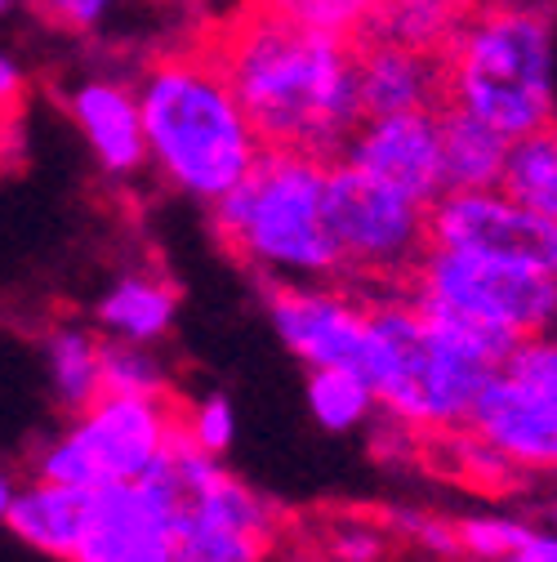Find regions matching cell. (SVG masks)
<instances>
[{
	"instance_id": "obj_1",
	"label": "cell",
	"mask_w": 557,
	"mask_h": 562,
	"mask_svg": "<svg viewBox=\"0 0 557 562\" xmlns=\"http://www.w3.org/2000/svg\"><path fill=\"white\" fill-rule=\"evenodd\" d=\"M232 81L259 144L339 161L362 125L357 36L312 27L272 0H241L192 32Z\"/></svg>"
},
{
	"instance_id": "obj_2",
	"label": "cell",
	"mask_w": 557,
	"mask_h": 562,
	"mask_svg": "<svg viewBox=\"0 0 557 562\" xmlns=\"http://www.w3.org/2000/svg\"><path fill=\"white\" fill-rule=\"evenodd\" d=\"M134 99L144 112L148 157L187 196H224L263 153L232 81L196 36L157 54Z\"/></svg>"
},
{
	"instance_id": "obj_3",
	"label": "cell",
	"mask_w": 557,
	"mask_h": 562,
	"mask_svg": "<svg viewBox=\"0 0 557 562\" xmlns=\"http://www.w3.org/2000/svg\"><path fill=\"white\" fill-rule=\"evenodd\" d=\"M326 166L304 153L263 148L259 161L215 196L219 241L259 272L339 277V255L321 220Z\"/></svg>"
},
{
	"instance_id": "obj_4",
	"label": "cell",
	"mask_w": 557,
	"mask_h": 562,
	"mask_svg": "<svg viewBox=\"0 0 557 562\" xmlns=\"http://www.w3.org/2000/svg\"><path fill=\"white\" fill-rule=\"evenodd\" d=\"M437 58L446 103L500 130L509 144L553 121L548 27L539 14L481 0Z\"/></svg>"
},
{
	"instance_id": "obj_5",
	"label": "cell",
	"mask_w": 557,
	"mask_h": 562,
	"mask_svg": "<svg viewBox=\"0 0 557 562\" xmlns=\"http://www.w3.org/2000/svg\"><path fill=\"white\" fill-rule=\"evenodd\" d=\"M371 313V389L379 411L406 429H464L481 384L496 375L437 335L410 300H388Z\"/></svg>"
},
{
	"instance_id": "obj_6",
	"label": "cell",
	"mask_w": 557,
	"mask_h": 562,
	"mask_svg": "<svg viewBox=\"0 0 557 562\" xmlns=\"http://www.w3.org/2000/svg\"><path fill=\"white\" fill-rule=\"evenodd\" d=\"M174 425H179L174 397L99 393L86 411H77V425L41 456L36 477L72 482L86 491L112 482H138L161 456Z\"/></svg>"
},
{
	"instance_id": "obj_7",
	"label": "cell",
	"mask_w": 557,
	"mask_h": 562,
	"mask_svg": "<svg viewBox=\"0 0 557 562\" xmlns=\"http://www.w3.org/2000/svg\"><path fill=\"white\" fill-rule=\"evenodd\" d=\"M321 220L334 241L339 272L406 277L429 246V205L401 196L397 188L371 179L348 161L326 166Z\"/></svg>"
},
{
	"instance_id": "obj_8",
	"label": "cell",
	"mask_w": 557,
	"mask_h": 562,
	"mask_svg": "<svg viewBox=\"0 0 557 562\" xmlns=\"http://www.w3.org/2000/svg\"><path fill=\"white\" fill-rule=\"evenodd\" d=\"M406 277H410V291L464 308L481 322H496L522 339L557 326V277L526 263L424 246V255L414 259Z\"/></svg>"
},
{
	"instance_id": "obj_9",
	"label": "cell",
	"mask_w": 557,
	"mask_h": 562,
	"mask_svg": "<svg viewBox=\"0 0 557 562\" xmlns=\"http://www.w3.org/2000/svg\"><path fill=\"white\" fill-rule=\"evenodd\" d=\"M174 509L179 486L161 447V456L138 482L90 491L86 527L67 562H174Z\"/></svg>"
},
{
	"instance_id": "obj_10",
	"label": "cell",
	"mask_w": 557,
	"mask_h": 562,
	"mask_svg": "<svg viewBox=\"0 0 557 562\" xmlns=\"http://www.w3.org/2000/svg\"><path fill=\"white\" fill-rule=\"evenodd\" d=\"M424 228H429V246L491 255L557 277V224L535 215L531 205L513 201L500 188L442 192L429 205Z\"/></svg>"
},
{
	"instance_id": "obj_11",
	"label": "cell",
	"mask_w": 557,
	"mask_h": 562,
	"mask_svg": "<svg viewBox=\"0 0 557 562\" xmlns=\"http://www.w3.org/2000/svg\"><path fill=\"white\" fill-rule=\"evenodd\" d=\"M268 313L282 344L308 371L339 367V371L371 375V348H375L371 313L357 300L276 281V286H268Z\"/></svg>"
},
{
	"instance_id": "obj_12",
	"label": "cell",
	"mask_w": 557,
	"mask_h": 562,
	"mask_svg": "<svg viewBox=\"0 0 557 562\" xmlns=\"http://www.w3.org/2000/svg\"><path fill=\"white\" fill-rule=\"evenodd\" d=\"M348 166L366 170L371 179L397 188L401 196L433 205L446 192L442 179V121L437 108L424 112H393V116H371L353 130L343 144Z\"/></svg>"
},
{
	"instance_id": "obj_13",
	"label": "cell",
	"mask_w": 557,
	"mask_h": 562,
	"mask_svg": "<svg viewBox=\"0 0 557 562\" xmlns=\"http://www.w3.org/2000/svg\"><path fill=\"white\" fill-rule=\"evenodd\" d=\"M464 429L481 438L504 464L557 473V406L518 384L509 371H496L481 384Z\"/></svg>"
},
{
	"instance_id": "obj_14",
	"label": "cell",
	"mask_w": 557,
	"mask_h": 562,
	"mask_svg": "<svg viewBox=\"0 0 557 562\" xmlns=\"http://www.w3.org/2000/svg\"><path fill=\"white\" fill-rule=\"evenodd\" d=\"M357 103H362V121L442 108L446 103L442 58L397 41L357 36Z\"/></svg>"
},
{
	"instance_id": "obj_15",
	"label": "cell",
	"mask_w": 557,
	"mask_h": 562,
	"mask_svg": "<svg viewBox=\"0 0 557 562\" xmlns=\"http://www.w3.org/2000/svg\"><path fill=\"white\" fill-rule=\"evenodd\" d=\"M67 108H72L86 144L94 148V157L107 175H134L148 161L144 112H138L134 90H125L116 81H90L67 99Z\"/></svg>"
},
{
	"instance_id": "obj_16",
	"label": "cell",
	"mask_w": 557,
	"mask_h": 562,
	"mask_svg": "<svg viewBox=\"0 0 557 562\" xmlns=\"http://www.w3.org/2000/svg\"><path fill=\"white\" fill-rule=\"evenodd\" d=\"M86 505H90L86 486L36 477L32 486L14 491V501L5 509V527L49 558H72L77 536L86 527Z\"/></svg>"
},
{
	"instance_id": "obj_17",
	"label": "cell",
	"mask_w": 557,
	"mask_h": 562,
	"mask_svg": "<svg viewBox=\"0 0 557 562\" xmlns=\"http://www.w3.org/2000/svg\"><path fill=\"white\" fill-rule=\"evenodd\" d=\"M442 179L446 192H473V188H500L504 161H509V138L477 121L464 108L442 103Z\"/></svg>"
},
{
	"instance_id": "obj_18",
	"label": "cell",
	"mask_w": 557,
	"mask_h": 562,
	"mask_svg": "<svg viewBox=\"0 0 557 562\" xmlns=\"http://www.w3.org/2000/svg\"><path fill=\"white\" fill-rule=\"evenodd\" d=\"M481 5V0H375L362 32L366 41H397L410 49L442 54L455 27Z\"/></svg>"
},
{
	"instance_id": "obj_19",
	"label": "cell",
	"mask_w": 557,
	"mask_h": 562,
	"mask_svg": "<svg viewBox=\"0 0 557 562\" xmlns=\"http://www.w3.org/2000/svg\"><path fill=\"white\" fill-rule=\"evenodd\" d=\"M174 313H179V295L157 277H121L94 308L99 326L129 344L161 339L174 326Z\"/></svg>"
},
{
	"instance_id": "obj_20",
	"label": "cell",
	"mask_w": 557,
	"mask_h": 562,
	"mask_svg": "<svg viewBox=\"0 0 557 562\" xmlns=\"http://www.w3.org/2000/svg\"><path fill=\"white\" fill-rule=\"evenodd\" d=\"M500 192L531 205L535 215L557 224V125H539L509 144V161L500 175Z\"/></svg>"
},
{
	"instance_id": "obj_21",
	"label": "cell",
	"mask_w": 557,
	"mask_h": 562,
	"mask_svg": "<svg viewBox=\"0 0 557 562\" xmlns=\"http://www.w3.org/2000/svg\"><path fill=\"white\" fill-rule=\"evenodd\" d=\"M179 486V482H174ZM272 536L232 527L179 501L174 509V562H263Z\"/></svg>"
},
{
	"instance_id": "obj_22",
	"label": "cell",
	"mask_w": 557,
	"mask_h": 562,
	"mask_svg": "<svg viewBox=\"0 0 557 562\" xmlns=\"http://www.w3.org/2000/svg\"><path fill=\"white\" fill-rule=\"evenodd\" d=\"M379 406L375 389L357 371H339V367H317L308 375V411L326 434H353L366 425L371 411Z\"/></svg>"
},
{
	"instance_id": "obj_23",
	"label": "cell",
	"mask_w": 557,
	"mask_h": 562,
	"mask_svg": "<svg viewBox=\"0 0 557 562\" xmlns=\"http://www.w3.org/2000/svg\"><path fill=\"white\" fill-rule=\"evenodd\" d=\"M45 362H49V380L54 393L67 411H86L103 389H99V339L62 326L45 339Z\"/></svg>"
},
{
	"instance_id": "obj_24",
	"label": "cell",
	"mask_w": 557,
	"mask_h": 562,
	"mask_svg": "<svg viewBox=\"0 0 557 562\" xmlns=\"http://www.w3.org/2000/svg\"><path fill=\"white\" fill-rule=\"evenodd\" d=\"M99 389L125 397H170V380L144 344H99Z\"/></svg>"
},
{
	"instance_id": "obj_25",
	"label": "cell",
	"mask_w": 557,
	"mask_h": 562,
	"mask_svg": "<svg viewBox=\"0 0 557 562\" xmlns=\"http://www.w3.org/2000/svg\"><path fill=\"white\" fill-rule=\"evenodd\" d=\"M276 10H286L312 27H330V32H362L366 14L375 10V0H272Z\"/></svg>"
},
{
	"instance_id": "obj_26",
	"label": "cell",
	"mask_w": 557,
	"mask_h": 562,
	"mask_svg": "<svg viewBox=\"0 0 557 562\" xmlns=\"http://www.w3.org/2000/svg\"><path fill=\"white\" fill-rule=\"evenodd\" d=\"M455 531H459V549H468L473 558H500V562L531 536V527L513 518H468Z\"/></svg>"
},
{
	"instance_id": "obj_27",
	"label": "cell",
	"mask_w": 557,
	"mask_h": 562,
	"mask_svg": "<svg viewBox=\"0 0 557 562\" xmlns=\"http://www.w3.org/2000/svg\"><path fill=\"white\" fill-rule=\"evenodd\" d=\"M187 434H192V442L201 447V451H211V456H224L228 447H232V438H237V411H232V402L228 397H205L196 411H192V419H187Z\"/></svg>"
},
{
	"instance_id": "obj_28",
	"label": "cell",
	"mask_w": 557,
	"mask_h": 562,
	"mask_svg": "<svg viewBox=\"0 0 557 562\" xmlns=\"http://www.w3.org/2000/svg\"><path fill=\"white\" fill-rule=\"evenodd\" d=\"M112 0H32V10L41 19H49L54 27H67V32H86Z\"/></svg>"
},
{
	"instance_id": "obj_29",
	"label": "cell",
	"mask_w": 557,
	"mask_h": 562,
	"mask_svg": "<svg viewBox=\"0 0 557 562\" xmlns=\"http://www.w3.org/2000/svg\"><path fill=\"white\" fill-rule=\"evenodd\" d=\"M393 522H401L414 540L429 544V549H437V553H464V549H459V531H455V527H442V522H433V518H424V514H406V509H397V514H393Z\"/></svg>"
},
{
	"instance_id": "obj_30",
	"label": "cell",
	"mask_w": 557,
	"mask_h": 562,
	"mask_svg": "<svg viewBox=\"0 0 557 562\" xmlns=\"http://www.w3.org/2000/svg\"><path fill=\"white\" fill-rule=\"evenodd\" d=\"M23 103H27V81H23L19 67H14L5 54H0V121H5V125H19Z\"/></svg>"
},
{
	"instance_id": "obj_31",
	"label": "cell",
	"mask_w": 557,
	"mask_h": 562,
	"mask_svg": "<svg viewBox=\"0 0 557 562\" xmlns=\"http://www.w3.org/2000/svg\"><path fill=\"white\" fill-rule=\"evenodd\" d=\"M379 553H384V544H379V536L366 531V527H353V531H343V536L334 540V558H339V562H379Z\"/></svg>"
},
{
	"instance_id": "obj_32",
	"label": "cell",
	"mask_w": 557,
	"mask_h": 562,
	"mask_svg": "<svg viewBox=\"0 0 557 562\" xmlns=\"http://www.w3.org/2000/svg\"><path fill=\"white\" fill-rule=\"evenodd\" d=\"M504 562H557V536L553 531H531Z\"/></svg>"
},
{
	"instance_id": "obj_33",
	"label": "cell",
	"mask_w": 557,
	"mask_h": 562,
	"mask_svg": "<svg viewBox=\"0 0 557 562\" xmlns=\"http://www.w3.org/2000/svg\"><path fill=\"white\" fill-rule=\"evenodd\" d=\"M10 148H19V125H5V121H0V161H5Z\"/></svg>"
},
{
	"instance_id": "obj_34",
	"label": "cell",
	"mask_w": 557,
	"mask_h": 562,
	"mask_svg": "<svg viewBox=\"0 0 557 562\" xmlns=\"http://www.w3.org/2000/svg\"><path fill=\"white\" fill-rule=\"evenodd\" d=\"M14 491H19V486H14L5 473H0V522H5V509H10V501H14Z\"/></svg>"
},
{
	"instance_id": "obj_35",
	"label": "cell",
	"mask_w": 557,
	"mask_h": 562,
	"mask_svg": "<svg viewBox=\"0 0 557 562\" xmlns=\"http://www.w3.org/2000/svg\"><path fill=\"white\" fill-rule=\"evenodd\" d=\"M5 5H10V0H0V10H5Z\"/></svg>"
}]
</instances>
